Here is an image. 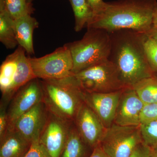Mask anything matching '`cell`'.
Returning <instances> with one entry per match:
<instances>
[{
	"label": "cell",
	"mask_w": 157,
	"mask_h": 157,
	"mask_svg": "<svg viewBox=\"0 0 157 157\" xmlns=\"http://www.w3.org/2000/svg\"><path fill=\"white\" fill-rule=\"evenodd\" d=\"M75 17L74 29L80 32L92 20L93 13L86 0H69Z\"/></svg>",
	"instance_id": "obj_21"
},
{
	"label": "cell",
	"mask_w": 157,
	"mask_h": 157,
	"mask_svg": "<svg viewBox=\"0 0 157 157\" xmlns=\"http://www.w3.org/2000/svg\"><path fill=\"white\" fill-rule=\"evenodd\" d=\"M156 0H118L108 3L105 11L87 25V28L109 33L131 29L146 34L153 28Z\"/></svg>",
	"instance_id": "obj_2"
},
{
	"label": "cell",
	"mask_w": 157,
	"mask_h": 157,
	"mask_svg": "<svg viewBox=\"0 0 157 157\" xmlns=\"http://www.w3.org/2000/svg\"><path fill=\"white\" fill-rule=\"evenodd\" d=\"M154 76L157 78V73L156 74H154Z\"/></svg>",
	"instance_id": "obj_35"
},
{
	"label": "cell",
	"mask_w": 157,
	"mask_h": 157,
	"mask_svg": "<svg viewBox=\"0 0 157 157\" xmlns=\"http://www.w3.org/2000/svg\"><path fill=\"white\" fill-rule=\"evenodd\" d=\"M144 47L149 64L154 74L157 73V41L145 34Z\"/></svg>",
	"instance_id": "obj_24"
},
{
	"label": "cell",
	"mask_w": 157,
	"mask_h": 157,
	"mask_svg": "<svg viewBox=\"0 0 157 157\" xmlns=\"http://www.w3.org/2000/svg\"><path fill=\"white\" fill-rule=\"evenodd\" d=\"M132 87L144 104L157 103V78L155 76L144 78Z\"/></svg>",
	"instance_id": "obj_20"
},
{
	"label": "cell",
	"mask_w": 157,
	"mask_h": 157,
	"mask_svg": "<svg viewBox=\"0 0 157 157\" xmlns=\"http://www.w3.org/2000/svg\"><path fill=\"white\" fill-rule=\"evenodd\" d=\"M36 19L31 14H26L14 20L15 36L19 46L29 55L34 54L33 33L39 27Z\"/></svg>",
	"instance_id": "obj_15"
},
{
	"label": "cell",
	"mask_w": 157,
	"mask_h": 157,
	"mask_svg": "<svg viewBox=\"0 0 157 157\" xmlns=\"http://www.w3.org/2000/svg\"><path fill=\"white\" fill-rule=\"evenodd\" d=\"M6 9L13 19L33 13L32 3L27 0H5Z\"/></svg>",
	"instance_id": "obj_22"
},
{
	"label": "cell",
	"mask_w": 157,
	"mask_h": 157,
	"mask_svg": "<svg viewBox=\"0 0 157 157\" xmlns=\"http://www.w3.org/2000/svg\"><path fill=\"white\" fill-rule=\"evenodd\" d=\"M19 47L9 55L2 63L0 68V89L2 96L5 95L11 88L17 70Z\"/></svg>",
	"instance_id": "obj_19"
},
{
	"label": "cell",
	"mask_w": 157,
	"mask_h": 157,
	"mask_svg": "<svg viewBox=\"0 0 157 157\" xmlns=\"http://www.w3.org/2000/svg\"><path fill=\"white\" fill-rule=\"evenodd\" d=\"M8 104L1 101L0 105V140L4 137L8 130Z\"/></svg>",
	"instance_id": "obj_26"
},
{
	"label": "cell",
	"mask_w": 157,
	"mask_h": 157,
	"mask_svg": "<svg viewBox=\"0 0 157 157\" xmlns=\"http://www.w3.org/2000/svg\"><path fill=\"white\" fill-rule=\"evenodd\" d=\"M42 102L49 112L73 122L83 101V91L73 75L60 79H41Z\"/></svg>",
	"instance_id": "obj_3"
},
{
	"label": "cell",
	"mask_w": 157,
	"mask_h": 157,
	"mask_svg": "<svg viewBox=\"0 0 157 157\" xmlns=\"http://www.w3.org/2000/svg\"><path fill=\"white\" fill-rule=\"evenodd\" d=\"M65 45L71 52L73 73H76L108 59L111 40L109 32L105 30L87 28L82 39Z\"/></svg>",
	"instance_id": "obj_4"
},
{
	"label": "cell",
	"mask_w": 157,
	"mask_h": 157,
	"mask_svg": "<svg viewBox=\"0 0 157 157\" xmlns=\"http://www.w3.org/2000/svg\"><path fill=\"white\" fill-rule=\"evenodd\" d=\"M146 34L157 41V29L153 28L151 30L146 33Z\"/></svg>",
	"instance_id": "obj_31"
},
{
	"label": "cell",
	"mask_w": 157,
	"mask_h": 157,
	"mask_svg": "<svg viewBox=\"0 0 157 157\" xmlns=\"http://www.w3.org/2000/svg\"><path fill=\"white\" fill-rule=\"evenodd\" d=\"M0 41L8 49H13L18 45L14 19L6 9L5 0H0Z\"/></svg>",
	"instance_id": "obj_18"
},
{
	"label": "cell",
	"mask_w": 157,
	"mask_h": 157,
	"mask_svg": "<svg viewBox=\"0 0 157 157\" xmlns=\"http://www.w3.org/2000/svg\"><path fill=\"white\" fill-rule=\"evenodd\" d=\"M89 149H91L82 140L73 122L70 126L64 146L59 157H89L92 153H89Z\"/></svg>",
	"instance_id": "obj_17"
},
{
	"label": "cell",
	"mask_w": 157,
	"mask_h": 157,
	"mask_svg": "<svg viewBox=\"0 0 157 157\" xmlns=\"http://www.w3.org/2000/svg\"><path fill=\"white\" fill-rule=\"evenodd\" d=\"M144 104L132 87L123 90L113 123L124 126H138Z\"/></svg>",
	"instance_id": "obj_13"
},
{
	"label": "cell",
	"mask_w": 157,
	"mask_h": 157,
	"mask_svg": "<svg viewBox=\"0 0 157 157\" xmlns=\"http://www.w3.org/2000/svg\"><path fill=\"white\" fill-rule=\"evenodd\" d=\"M18 63L13 83L10 89L5 95L2 96V102L9 105L13 96L21 86L32 79L36 78L32 69L29 57L26 56L24 48L19 46Z\"/></svg>",
	"instance_id": "obj_14"
},
{
	"label": "cell",
	"mask_w": 157,
	"mask_h": 157,
	"mask_svg": "<svg viewBox=\"0 0 157 157\" xmlns=\"http://www.w3.org/2000/svg\"><path fill=\"white\" fill-rule=\"evenodd\" d=\"M42 98L43 88L39 78H34L21 86L11 98L7 107L8 130H12L17 120L42 102Z\"/></svg>",
	"instance_id": "obj_8"
},
{
	"label": "cell",
	"mask_w": 157,
	"mask_h": 157,
	"mask_svg": "<svg viewBox=\"0 0 157 157\" xmlns=\"http://www.w3.org/2000/svg\"><path fill=\"white\" fill-rule=\"evenodd\" d=\"M73 75L82 90L87 93L113 92L128 87L122 80L116 66L108 59Z\"/></svg>",
	"instance_id": "obj_5"
},
{
	"label": "cell",
	"mask_w": 157,
	"mask_h": 157,
	"mask_svg": "<svg viewBox=\"0 0 157 157\" xmlns=\"http://www.w3.org/2000/svg\"><path fill=\"white\" fill-rule=\"evenodd\" d=\"M140 124L157 120V103L144 104L140 114Z\"/></svg>",
	"instance_id": "obj_25"
},
{
	"label": "cell",
	"mask_w": 157,
	"mask_h": 157,
	"mask_svg": "<svg viewBox=\"0 0 157 157\" xmlns=\"http://www.w3.org/2000/svg\"><path fill=\"white\" fill-rule=\"evenodd\" d=\"M153 28L157 29V2L155 6L153 17Z\"/></svg>",
	"instance_id": "obj_32"
},
{
	"label": "cell",
	"mask_w": 157,
	"mask_h": 157,
	"mask_svg": "<svg viewBox=\"0 0 157 157\" xmlns=\"http://www.w3.org/2000/svg\"><path fill=\"white\" fill-rule=\"evenodd\" d=\"M32 144L14 129L8 130L0 140V157H24Z\"/></svg>",
	"instance_id": "obj_16"
},
{
	"label": "cell",
	"mask_w": 157,
	"mask_h": 157,
	"mask_svg": "<svg viewBox=\"0 0 157 157\" xmlns=\"http://www.w3.org/2000/svg\"><path fill=\"white\" fill-rule=\"evenodd\" d=\"M33 0H27V1L29 3H32V2H33Z\"/></svg>",
	"instance_id": "obj_34"
},
{
	"label": "cell",
	"mask_w": 157,
	"mask_h": 157,
	"mask_svg": "<svg viewBox=\"0 0 157 157\" xmlns=\"http://www.w3.org/2000/svg\"><path fill=\"white\" fill-rule=\"evenodd\" d=\"M123 90L107 93L83 92V101L95 113L106 128L113 124Z\"/></svg>",
	"instance_id": "obj_12"
},
{
	"label": "cell",
	"mask_w": 157,
	"mask_h": 157,
	"mask_svg": "<svg viewBox=\"0 0 157 157\" xmlns=\"http://www.w3.org/2000/svg\"><path fill=\"white\" fill-rule=\"evenodd\" d=\"M140 128L143 143L150 148L157 146V120L140 124Z\"/></svg>",
	"instance_id": "obj_23"
},
{
	"label": "cell",
	"mask_w": 157,
	"mask_h": 157,
	"mask_svg": "<svg viewBox=\"0 0 157 157\" xmlns=\"http://www.w3.org/2000/svg\"><path fill=\"white\" fill-rule=\"evenodd\" d=\"M24 157H50L39 142L32 143L30 148Z\"/></svg>",
	"instance_id": "obj_28"
},
{
	"label": "cell",
	"mask_w": 157,
	"mask_h": 157,
	"mask_svg": "<svg viewBox=\"0 0 157 157\" xmlns=\"http://www.w3.org/2000/svg\"><path fill=\"white\" fill-rule=\"evenodd\" d=\"M89 6L92 11L93 18L97 17L103 13L107 8L108 3L103 0H86Z\"/></svg>",
	"instance_id": "obj_27"
},
{
	"label": "cell",
	"mask_w": 157,
	"mask_h": 157,
	"mask_svg": "<svg viewBox=\"0 0 157 157\" xmlns=\"http://www.w3.org/2000/svg\"><path fill=\"white\" fill-rule=\"evenodd\" d=\"M143 142L138 126H124L113 123L107 128L100 145L110 157H129Z\"/></svg>",
	"instance_id": "obj_7"
},
{
	"label": "cell",
	"mask_w": 157,
	"mask_h": 157,
	"mask_svg": "<svg viewBox=\"0 0 157 157\" xmlns=\"http://www.w3.org/2000/svg\"><path fill=\"white\" fill-rule=\"evenodd\" d=\"M73 122L67 121L48 111L47 121L39 142L49 156L59 157Z\"/></svg>",
	"instance_id": "obj_9"
},
{
	"label": "cell",
	"mask_w": 157,
	"mask_h": 157,
	"mask_svg": "<svg viewBox=\"0 0 157 157\" xmlns=\"http://www.w3.org/2000/svg\"><path fill=\"white\" fill-rule=\"evenodd\" d=\"M73 122L88 146L93 150L100 145L107 128L84 102L78 109Z\"/></svg>",
	"instance_id": "obj_10"
},
{
	"label": "cell",
	"mask_w": 157,
	"mask_h": 157,
	"mask_svg": "<svg viewBox=\"0 0 157 157\" xmlns=\"http://www.w3.org/2000/svg\"><path fill=\"white\" fill-rule=\"evenodd\" d=\"M89 157H110L104 151L101 145H98L93 149Z\"/></svg>",
	"instance_id": "obj_30"
},
{
	"label": "cell",
	"mask_w": 157,
	"mask_h": 157,
	"mask_svg": "<svg viewBox=\"0 0 157 157\" xmlns=\"http://www.w3.org/2000/svg\"><path fill=\"white\" fill-rule=\"evenodd\" d=\"M109 33L111 48L108 59L116 66L126 86L132 87L144 78L154 76L144 49L145 33L131 29Z\"/></svg>",
	"instance_id": "obj_1"
},
{
	"label": "cell",
	"mask_w": 157,
	"mask_h": 157,
	"mask_svg": "<svg viewBox=\"0 0 157 157\" xmlns=\"http://www.w3.org/2000/svg\"><path fill=\"white\" fill-rule=\"evenodd\" d=\"M151 157H157V146L151 148Z\"/></svg>",
	"instance_id": "obj_33"
},
{
	"label": "cell",
	"mask_w": 157,
	"mask_h": 157,
	"mask_svg": "<svg viewBox=\"0 0 157 157\" xmlns=\"http://www.w3.org/2000/svg\"><path fill=\"white\" fill-rule=\"evenodd\" d=\"M29 59L34 75L39 79H60L73 74V58L66 45L41 57Z\"/></svg>",
	"instance_id": "obj_6"
},
{
	"label": "cell",
	"mask_w": 157,
	"mask_h": 157,
	"mask_svg": "<svg viewBox=\"0 0 157 157\" xmlns=\"http://www.w3.org/2000/svg\"><path fill=\"white\" fill-rule=\"evenodd\" d=\"M48 111L42 101L21 115L13 129L31 143L39 142L47 121Z\"/></svg>",
	"instance_id": "obj_11"
},
{
	"label": "cell",
	"mask_w": 157,
	"mask_h": 157,
	"mask_svg": "<svg viewBox=\"0 0 157 157\" xmlns=\"http://www.w3.org/2000/svg\"><path fill=\"white\" fill-rule=\"evenodd\" d=\"M129 157H151V149L149 147L142 142Z\"/></svg>",
	"instance_id": "obj_29"
}]
</instances>
